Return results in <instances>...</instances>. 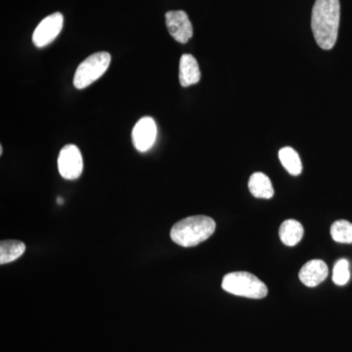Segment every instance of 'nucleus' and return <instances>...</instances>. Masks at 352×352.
Segmentation results:
<instances>
[{"instance_id": "nucleus-3", "label": "nucleus", "mask_w": 352, "mask_h": 352, "mask_svg": "<svg viewBox=\"0 0 352 352\" xmlns=\"http://www.w3.org/2000/svg\"><path fill=\"white\" fill-rule=\"evenodd\" d=\"M222 289L234 296L261 300L265 298L268 289L258 277L245 271H237L226 274L222 280Z\"/></svg>"}, {"instance_id": "nucleus-13", "label": "nucleus", "mask_w": 352, "mask_h": 352, "mask_svg": "<svg viewBox=\"0 0 352 352\" xmlns=\"http://www.w3.org/2000/svg\"><path fill=\"white\" fill-rule=\"evenodd\" d=\"M25 251V245L20 241H2L0 244V264L10 263L21 258Z\"/></svg>"}, {"instance_id": "nucleus-17", "label": "nucleus", "mask_w": 352, "mask_h": 352, "mask_svg": "<svg viewBox=\"0 0 352 352\" xmlns=\"http://www.w3.org/2000/svg\"><path fill=\"white\" fill-rule=\"evenodd\" d=\"M57 201H58V204H60V205H62V204H63V199L58 198Z\"/></svg>"}, {"instance_id": "nucleus-11", "label": "nucleus", "mask_w": 352, "mask_h": 352, "mask_svg": "<svg viewBox=\"0 0 352 352\" xmlns=\"http://www.w3.org/2000/svg\"><path fill=\"white\" fill-rule=\"evenodd\" d=\"M303 233H305V230H303L302 223L295 219L285 220L279 229L280 239L284 245H288V247L298 245L302 239Z\"/></svg>"}, {"instance_id": "nucleus-5", "label": "nucleus", "mask_w": 352, "mask_h": 352, "mask_svg": "<svg viewBox=\"0 0 352 352\" xmlns=\"http://www.w3.org/2000/svg\"><path fill=\"white\" fill-rule=\"evenodd\" d=\"M58 170L65 179L75 180L82 175L83 159L82 153L76 145H66L58 157Z\"/></svg>"}, {"instance_id": "nucleus-7", "label": "nucleus", "mask_w": 352, "mask_h": 352, "mask_svg": "<svg viewBox=\"0 0 352 352\" xmlns=\"http://www.w3.org/2000/svg\"><path fill=\"white\" fill-rule=\"evenodd\" d=\"M157 124L151 117H144L138 120L132 129V143L138 151H149L156 142Z\"/></svg>"}, {"instance_id": "nucleus-15", "label": "nucleus", "mask_w": 352, "mask_h": 352, "mask_svg": "<svg viewBox=\"0 0 352 352\" xmlns=\"http://www.w3.org/2000/svg\"><path fill=\"white\" fill-rule=\"evenodd\" d=\"M333 240L342 244H352V223L347 220L340 219L331 226Z\"/></svg>"}, {"instance_id": "nucleus-18", "label": "nucleus", "mask_w": 352, "mask_h": 352, "mask_svg": "<svg viewBox=\"0 0 352 352\" xmlns=\"http://www.w3.org/2000/svg\"><path fill=\"white\" fill-rule=\"evenodd\" d=\"M2 153H3V148H2V146H0V155H2Z\"/></svg>"}, {"instance_id": "nucleus-2", "label": "nucleus", "mask_w": 352, "mask_h": 352, "mask_svg": "<svg viewBox=\"0 0 352 352\" xmlns=\"http://www.w3.org/2000/svg\"><path fill=\"white\" fill-rule=\"evenodd\" d=\"M217 224L212 217L194 215L178 221L170 230L175 244L184 248L195 247L208 240L214 233Z\"/></svg>"}, {"instance_id": "nucleus-9", "label": "nucleus", "mask_w": 352, "mask_h": 352, "mask_svg": "<svg viewBox=\"0 0 352 352\" xmlns=\"http://www.w3.org/2000/svg\"><path fill=\"white\" fill-rule=\"evenodd\" d=\"M328 266L320 259L308 261L298 273L300 281L309 288L318 286L328 277Z\"/></svg>"}, {"instance_id": "nucleus-16", "label": "nucleus", "mask_w": 352, "mask_h": 352, "mask_svg": "<svg viewBox=\"0 0 352 352\" xmlns=\"http://www.w3.org/2000/svg\"><path fill=\"white\" fill-rule=\"evenodd\" d=\"M351 279L349 263L346 259L342 258L336 263L333 270V281L338 286H344Z\"/></svg>"}, {"instance_id": "nucleus-1", "label": "nucleus", "mask_w": 352, "mask_h": 352, "mask_svg": "<svg viewBox=\"0 0 352 352\" xmlns=\"http://www.w3.org/2000/svg\"><path fill=\"white\" fill-rule=\"evenodd\" d=\"M340 17V0H316L312 9L311 28L315 41L324 50L337 43Z\"/></svg>"}, {"instance_id": "nucleus-14", "label": "nucleus", "mask_w": 352, "mask_h": 352, "mask_svg": "<svg viewBox=\"0 0 352 352\" xmlns=\"http://www.w3.org/2000/svg\"><path fill=\"white\" fill-rule=\"evenodd\" d=\"M279 159L285 170L289 175L294 176L300 175L302 171V164L298 152L291 147L282 148L279 151Z\"/></svg>"}, {"instance_id": "nucleus-8", "label": "nucleus", "mask_w": 352, "mask_h": 352, "mask_svg": "<svg viewBox=\"0 0 352 352\" xmlns=\"http://www.w3.org/2000/svg\"><path fill=\"white\" fill-rule=\"evenodd\" d=\"M166 24L170 36L177 43H188L189 39L193 36V25L184 11H168L166 14Z\"/></svg>"}, {"instance_id": "nucleus-6", "label": "nucleus", "mask_w": 352, "mask_h": 352, "mask_svg": "<svg viewBox=\"0 0 352 352\" xmlns=\"http://www.w3.org/2000/svg\"><path fill=\"white\" fill-rule=\"evenodd\" d=\"M64 17L61 13L51 14L44 18L32 34V43L36 47L48 45L59 36L63 28Z\"/></svg>"}, {"instance_id": "nucleus-12", "label": "nucleus", "mask_w": 352, "mask_h": 352, "mask_svg": "<svg viewBox=\"0 0 352 352\" xmlns=\"http://www.w3.org/2000/svg\"><path fill=\"white\" fill-rule=\"evenodd\" d=\"M249 189L252 195L259 199H271L274 195L272 183L267 175L254 173L249 180Z\"/></svg>"}, {"instance_id": "nucleus-10", "label": "nucleus", "mask_w": 352, "mask_h": 352, "mask_svg": "<svg viewBox=\"0 0 352 352\" xmlns=\"http://www.w3.org/2000/svg\"><path fill=\"white\" fill-rule=\"evenodd\" d=\"M201 71L195 57L183 54L179 62V82L183 87H190L200 82Z\"/></svg>"}, {"instance_id": "nucleus-4", "label": "nucleus", "mask_w": 352, "mask_h": 352, "mask_svg": "<svg viewBox=\"0 0 352 352\" xmlns=\"http://www.w3.org/2000/svg\"><path fill=\"white\" fill-rule=\"evenodd\" d=\"M110 63V53L97 52L90 55L76 69L74 85L78 89L89 87L106 73Z\"/></svg>"}]
</instances>
